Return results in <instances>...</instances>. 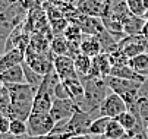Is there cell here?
Wrapping results in <instances>:
<instances>
[{
    "label": "cell",
    "instance_id": "14",
    "mask_svg": "<svg viewBox=\"0 0 148 139\" xmlns=\"http://www.w3.org/2000/svg\"><path fill=\"white\" fill-rule=\"evenodd\" d=\"M110 75L113 76H117V78H123V79H131V81H136V82H144L147 78L141 76L138 72H135L129 65H123V66H116V67H112V72Z\"/></svg>",
    "mask_w": 148,
    "mask_h": 139
},
{
    "label": "cell",
    "instance_id": "13",
    "mask_svg": "<svg viewBox=\"0 0 148 139\" xmlns=\"http://www.w3.org/2000/svg\"><path fill=\"white\" fill-rule=\"evenodd\" d=\"M50 50L54 56H71L72 57V44L65 35H54L50 41Z\"/></svg>",
    "mask_w": 148,
    "mask_h": 139
},
{
    "label": "cell",
    "instance_id": "6",
    "mask_svg": "<svg viewBox=\"0 0 148 139\" xmlns=\"http://www.w3.org/2000/svg\"><path fill=\"white\" fill-rule=\"evenodd\" d=\"M53 66H54L56 72L59 73L62 81L72 79V78H79V75L75 69L73 57H71V56H54Z\"/></svg>",
    "mask_w": 148,
    "mask_h": 139
},
{
    "label": "cell",
    "instance_id": "8",
    "mask_svg": "<svg viewBox=\"0 0 148 139\" xmlns=\"http://www.w3.org/2000/svg\"><path fill=\"white\" fill-rule=\"evenodd\" d=\"M24 60H25V51H22L21 48H12L9 51H5L3 54H0V73L12 66L21 65Z\"/></svg>",
    "mask_w": 148,
    "mask_h": 139
},
{
    "label": "cell",
    "instance_id": "23",
    "mask_svg": "<svg viewBox=\"0 0 148 139\" xmlns=\"http://www.w3.org/2000/svg\"><path fill=\"white\" fill-rule=\"evenodd\" d=\"M12 136L21 138V136H27L28 135V126L25 120H19V119H12L10 120V132Z\"/></svg>",
    "mask_w": 148,
    "mask_h": 139
},
{
    "label": "cell",
    "instance_id": "19",
    "mask_svg": "<svg viewBox=\"0 0 148 139\" xmlns=\"http://www.w3.org/2000/svg\"><path fill=\"white\" fill-rule=\"evenodd\" d=\"M116 120L123 126V129H125L126 132H131V130L135 129V126L138 125V122L141 120V119H138L134 113H131V111L126 110L125 113H122V114H119V116L116 117Z\"/></svg>",
    "mask_w": 148,
    "mask_h": 139
},
{
    "label": "cell",
    "instance_id": "24",
    "mask_svg": "<svg viewBox=\"0 0 148 139\" xmlns=\"http://www.w3.org/2000/svg\"><path fill=\"white\" fill-rule=\"evenodd\" d=\"M109 59H110V63H112V67H116V66H123V65H129V57L125 54V51L119 47L117 50L109 53Z\"/></svg>",
    "mask_w": 148,
    "mask_h": 139
},
{
    "label": "cell",
    "instance_id": "22",
    "mask_svg": "<svg viewBox=\"0 0 148 139\" xmlns=\"http://www.w3.org/2000/svg\"><path fill=\"white\" fill-rule=\"evenodd\" d=\"M128 9L132 15L144 18L145 12L148 10V0H126Z\"/></svg>",
    "mask_w": 148,
    "mask_h": 139
},
{
    "label": "cell",
    "instance_id": "9",
    "mask_svg": "<svg viewBox=\"0 0 148 139\" xmlns=\"http://www.w3.org/2000/svg\"><path fill=\"white\" fill-rule=\"evenodd\" d=\"M104 3L106 0H76L75 6L82 15L100 18L104 10Z\"/></svg>",
    "mask_w": 148,
    "mask_h": 139
},
{
    "label": "cell",
    "instance_id": "7",
    "mask_svg": "<svg viewBox=\"0 0 148 139\" xmlns=\"http://www.w3.org/2000/svg\"><path fill=\"white\" fill-rule=\"evenodd\" d=\"M112 72V63L107 53H101L97 57L92 59V66H91V72L88 76L85 78H106L109 76ZM82 78V79H85Z\"/></svg>",
    "mask_w": 148,
    "mask_h": 139
},
{
    "label": "cell",
    "instance_id": "10",
    "mask_svg": "<svg viewBox=\"0 0 148 139\" xmlns=\"http://www.w3.org/2000/svg\"><path fill=\"white\" fill-rule=\"evenodd\" d=\"M0 84L3 85H12V84H25V75L22 63L12 66L0 73Z\"/></svg>",
    "mask_w": 148,
    "mask_h": 139
},
{
    "label": "cell",
    "instance_id": "11",
    "mask_svg": "<svg viewBox=\"0 0 148 139\" xmlns=\"http://www.w3.org/2000/svg\"><path fill=\"white\" fill-rule=\"evenodd\" d=\"M79 50L82 54H85L91 59L97 57L98 54L103 53V48H101V44L98 41V38L95 35H84L82 41L79 44Z\"/></svg>",
    "mask_w": 148,
    "mask_h": 139
},
{
    "label": "cell",
    "instance_id": "5",
    "mask_svg": "<svg viewBox=\"0 0 148 139\" xmlns=\"http://www.w3.org/2000/svg\"><path fill=\"white\" fill-rule=\"evenodd\" d=\"M78 106L75 104V101L72 98H54L53 101V106H51V110H50V114L51 117L57 122L60 120H66V119H71L76 111H78Z\"/></svg>",
    "mask_w": 148,
    "mask_h": 139
},
{
    "label": "cell",
    "instance_id": "3",
    "mask_svg": "<svg viewBox=\"0 0 148 139\" xmlns=\"http://www.w3.org/2000/svg\"><path fill=\"white\" fill-rule=\"evenodd\" d=\"M126 110H128V106H126L123 98L116 92H110L100 106V116H107L110 119H116L119 114L125 113Z\"/></svg>",
    "mask_w": 148,
    "mask_h": 139
},
{
    "label": "cell",
    "instance_id": "20",
    "mask_svg": "<svg viewBox=\"0 0 148 139\" xmlns=\"http://www.w3.org/2000/svg\"><path fill=\"white\" fill-rule=\"evenodd\" d=\"M65 35L71 43H76V44H81V41H82V38H84V34L82 32V29H81V27L78 25V24H75V22H69V25H68V28H66V31H65Z\"/></svg>",
    "mask_w": 148,
    "mask_h": 139
},
{
    "label": "cell",
    "instance_id": "25",
    "mask_svg": "<svg viewBox=\"0 0 148 139\" xmlns=\"http://www.w3.org/2000/svg\"><path fill=\"white\" fill-rule=\"evenodd\" d=\"M136 113L138 117L145 123V126L148 125V97H139L136 101Z\"/></svg>",
    "mask_w": 148,
    "mask_h": 139
},
{
    "label": "cell",
    "instance_id": "31",
    "mask_svg": "<svg viewBox=\"0 0 148 139\" xmlns=\"http://www.w3.org/2000/svg\"><path fill=\"white\" fill-rule=\"evenodd\" d=\"M97 139H109V138H106V136L103 135V136H98ZM119 139H132V136H131L129 133H126V135H123V136H122V138H119Z\"/></svg>",
    "mask_w": 148,
    "mask_h": 139
},
{
    "label": "cell",
    "instance_id": "27",
    "mask_svg": "<svg viewBox=\"0 0 148 139\" xmlns=\"http://www.w3.org/2000/svg\"><path fill=\"white\" fill-rule=\"evenodd\" d=\"M54 98H60V100H63V98H71L69 97V92H68V88L66 85L62 82H59L54 88Z\"/></svg>",
    "mask_w": 148,
    "mask_h": 139
},
{
    "label": "cell",
    "instance_id": "35",
    "mask_svg": "<svg viewBox=\"0 0 148 139\" xmlns=\"http://www.w3.org/2000/svg\"><path fill=\"white\" fill-rule=\"evenodd\" d=\"M147 97H148V95H147Z\"/></svg>",
    "mask_w": 148,
    "mask_h": 139
},
{
    "label": "cell",
    "instance_id": "33",
    "mask_svg": "<svg viewBox=\"0 0 148 139\" xmlns=\"http://www.w3.org/2000/svg\"><path fill=\"white\" fill-rule=\"evenodd\" d=\"M144 19H145V21H148V10L145 12V15H144Z\"/></svg>",
    "mask_w": 148,
    "mask_h": 139
},
{
    "label": "cell",
    "instance_id": "26",
    "mask_svg": "<svg viewBox=\"0 0 148 139\" xmlns=\"http://www.w3.org/2000/svg\"><path fill=\"white\" fill-rule=\"evenodd\" d=\"M50 24H51V32H53V35H62V34H65V31H66V28H68V25H69V21L63 16V18H57V19H51L50 21Z\"/></svg>",
    "mask_w": 148,
    "mask_h": 139
},
{
    "label": "cell",
    "instance_id": "32",
    "mask_svg": "<svg viewBox=\"0 0 148 139\" xmlns=\"http://www.w3.org/2000/svg\"><path fill=\"white\" fill-rule=\"evenodd\" d=\"M132 139H148V135H147V133H142V135H135V136H132Z\"/></svg>",
    "mask_w": 148,
    "mask_h": 139
},
{
    "label": "cell",
    "instance_id": "18",
    "mask_svg": "<svg viewBox=\"0 0 148 139\" xmlns=\"http://www.w3.org/2000/svg\"><path fill=\"white\" fill-rule=\"evenodd\" d=\"M22 67H24V75H25V82L29 84V85H32V87H35L38 89V87L41 85V82H43L44 76L40 75L38 72H35L25 60L22 62Z\"/></svg>",
    "mask_w": 148,
    "mask_h": 139
},
{
    "label": "cell",
    "instance_id": "30",
    "mask_svg": "<svg viewBox=\"0 0 148 139\" xmlns=\"http://www.w3.org/2000/svg\"><path fill=\"white\" fill-rule=\"evenodd\" d=\"M142 35H144L145 38H148V21H145V24H144V28H142Z\"/></svg>",
    "mask_w": 148,
    "mask_h": 139
},
{
    "label": "cell",
    "instance_id": "29",
    "mask_svg": "<svg viewBox=\"0 0 148 139\" xmlns=\"http://www.w3.org/2000/svg\"><path fill=\"white\" fill-rule=\"evenodd\" d=\"M68 139H97V136H92V135H75V136H71Z\"/></svg>",
    "mask_w": 148,
    "mask_h": 139
},
{
    "label": "cell",
    "instance_id": "1",
    "mask_svg": "<svg viewBox=\"0 0 148 139\" xmlns=\"http://www.w3.org/2000/svg\"><path fill=\"white\" fill-rule=\"evenodd\" d=\"M9 91L10 97V104L21 106V107H32L34 98L37 94V88L29 84H12L5 85Z\"/></svg>",
    "mask_w": 148,
    "mask_h": 139
},
{
    "label": "cell",
    "instance_id": "28",
    "mask_svg": "<svg viewBox=\"0 0 148 139\" xmlns=\"http://www.w3.org/2000/svg\"><path fill=\"white\" fill-rule=\"evenodd\" d=\"M10 120H12V119H9L5 114L0 116V136H2V135H8L10 132Z\"/></svg>",
    "mask_w": 148,
    "mask_h": 139
},
{
    "label": "cell",
    "instance_id": "4",
    "mask_svg": "<svg viewBox=\"0 0 148 139\" xmlns=\"http://www.w3.org/2000/svg\"><path fill=\"white\" fill-rule=\"evenodd\" d=\"M94 116L91 113H87V111H82V110H78L68 122V127H66V132L72 136L75 135H88V129L94 120Z\"/></svg>",
    "mask_w": 148,
    "mask_h": 139
},
{
    "label": "cell",
    "instance_id": "15",
    "mask_svg": "<svg viewBox=\"0 0 148 139\" xmlns=\"http://www.w3.org/2000/svg\"><path fill=\"white\" fill-rule=\"evenodd\" d=\"M73 62H75V69H76V72H78V75H79L81 79L90 75L91 66H92V59L91 57L79 53L78 56L73 57Z\"/></svg>",
    "mask_w": 148,
    "mask_h": 139
},
{
    "label": "cell",
    "instance_id": "16",
    "mask_svg": "<svg viewBox=\"0 0 148 139\" xmlns=\"http://www.w3.org/2000/svg\"><path fill=\"white\" fill-rule=\"evenodd\" d=\"M129 66L141 76L148 78V53H141L129 60Z\"/></svg>",
    "mask_w": 148,
    "mask_h": 139
},
{
    "label": "cell",
    "instance_id": "17",
    "mask_svg": "<svg viewBox=\"0 0 148 139\" xmlns=\"http://www.w3.org/2000/svg\"><path fill=\"white\" fill-rule=\"evenodd\" d=\"M112 119L107 117V116H100L97 119H94L90 129H88V135H92V136H103L106 133V129H107V125L110 123Z\"/></svg>",
    "mask_w": 148,
    "mask_h": 139
},
{
    "label": "cell",
    "instance_id": "12",
    "mask_svg": "<svg viewBox=\"0 0 148 139\" xmlns=\"http://www.w3.org/2000/svg\"><path fill=\"white\" fill-rule=\"evenodd\" d=\"M145 24V19L136 15H129L128 18L123 19V31L126 34V37H134V35H141L142 34V28Z\"/></svg>",
    "mask_w": 148,
    "mask_h": 139
},
{
    "label": "cell",
    "instance_id": "21",
    "mask_svg": "<svg viewBox=\"0 0 148 139\" xmlns=\"http://www.w3.org/2000/svg\"><path fill=\"white\" fill-rule=\"evenodd\" d=\"M126 133H128V132L123 129V126L116 120V119H112L110 123L107 125V129H106L104 136L109 138V139H119V138H122Z\"/></svg>",
    "mask_w": 148,
    "mask_h": 139
},
{
    "label": "cell",
    "instance_id": "34",
    "mask_svg": "<svg viewBox=\"0 0 148 139\" xmlns=\"http://www.w3.org/2000/svg\"><path fill=\"white\" fill-rule=\"evenodd\" d=\"M35 2H37V3H43V2H44V0H35Z\"/></svg>",
    "mask_w": 148,
    "mask_h": 139
},
{
    "label": "cell",
    "instance_id": "2",
    "mask_svg": "<svg viewBox=\"0 0 148 139\" xmlns=\"http://www.w3.org/2000/svg\"><path fill=\"white\" fill-rule=\"evenodd\" d=\"M56 125V120L51 117L50 113L46 114H31L27 120L28 126V135L29 136H46L50 135L53 127Z\"/></svg>",
    "mask_w": 148,
    "mask_h": 139
}]
</instances>
